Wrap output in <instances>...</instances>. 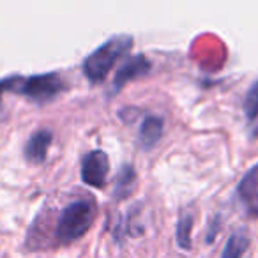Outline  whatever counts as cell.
<instances>
[{
  "label": "cell",
  "mask_w": 258,
  "mask_h": 258,
  "mask_svg": "<svg viewBox=\"0 0 258 258\" xmlns=\"http://www.w3.org/2000/svg\"><path fill=\"white\" fill-rule=\"evenodd\" d=\"M64 87L66 83L62 80V76L55 71L32 76L13 75L0 80V103H2V96L6 92H15L29 97L34 103L43 104L55 99L64 90Z\"/></svg>",
  "instance_id": "6da1fadb"
},
{
  "label": "cell",
  "mask_w": 258,
  "mask_h": 258,
  "mask_svg": "<svg viewBox=\"0 0 258 258\" xmlns=\"http://www.w3.org/2000/svg\"><path fill=\"white\" fill-rule=\"evenodd\" d=\"M97 214V205L89 198L73 200L60 211L55 225V239L60 244H69L83 237L92 226Z\"/></svg>",
  "instance_id": "7a4b0ae2"
},
{
  "label": "cell",
  "mask_w": 258,
  "mask_h": 258,
  "mask_svg": "<svg viewBox=\"0 0 258 258\" xmlns=\"http://www.w3.org/2000/svg\"><path fill=\"white\" fill-rule=\"evenodd\" d=\"M133 46V37L127 34H117L101 43L92 53H89L83 60V73L90 82H101L108 75L115 62L127 53Z\"/></svg>",
  "instance_id": "3957f363"
},
{
  "label": "cell",
  "mask_w": 258,
  "mask_h": 258,
  "mask_svg": "<svg viewBox=\"0 0 258 258\" xmlns=\"http://www.w3.org/2000/svg\"><path fill=\"white\" fill-rule=\"evenodd\" d=\"M110 172V159L104 151H90L82 158V179L94 187H103Z\"/></svg>",
  "instance_id": "277c9868"
},
{
  "label": "cell",
  "mask_w": 258,
  "mask_h": 258,
  "mask_svg": "<svg viewBox=\"0 0 258 258\" xmlns=\"http://www.w3.org/2000/svg\"><path fill=\"white\" fill-rule=\"evenodd\" d=\"M151 69V60H149L147 55L137 53V55H129L120 66H118L117 73L113 76V82H111V90L110 94L118 92L129 80L138 78V76L145 75V73Z\"/></svg>",
  "instance_id": "5b68a950"
},
{
  "label": "cell",
  "mask_w": 258,
  "mask_h": 258,
  "mask_svg": "<svg viewBox=\"0 0 258 258\" xmlns=\"http://www.w3.org/2000/svg\"><path fill=\"white\" fill-rule=\"evenodd\" d=\"M235 195L249 214L258 216V163L244 173L240 182L237 184Z\"/></svg>",
  "instance_id": "8992f818"
},
{
  "label": "cell",
  "mask_w": 258,
  "mask_h": 258,
  "mask_svg": "<svg viewBox=\"0 0 258 258\" xmlns=\"http://www.w3.org/2000/svg\"><path fill=\"white\" fill-rule=\"evenodd\" d=\"M51 142H53V133L51 129H37L36 133L30 135V138L27 140L25 149H23V154H25V159L29 163H34V165H39L46 159L48 149H50Z\"/></svg>",
  "instance_id": "52a82bcc"
},
{
  "label": "cell",
  "mask_w": 258,
  "mask_h": 258,
  "mask_svg": "<svg viewBox=\"0 0 258 258\" xmlns=\"http://www.w3.org/2000/svg\"><path fill=\"white\" fill-rule=\"evenodd\" d=\"M163 135V118L159 115H152L149 113L144 118L140 125V131H138V142L144 149H151L154 147L159 142Z\"/></svg>",
  "instance_id": "ba28073f"
},
{
  "label": "cell",
  "mask_w": 258,
  "mask_h": 258,
  "mask_svg": "<svg viewBox=\"0 0 258 258\" xmlns=\"http://www.w3.org/2000/svg\"><path fill=\"white\" fill-rule=\"evenodd\" d=\"M249 247V233L246 228H237L232 235L228 237L225 247H223L221 258H242L244 251Z\"/></svg>",
  "instance_id": "9c48e42d"
},
{
  "label": "cell",
  "mask_w": 258,
  "mask_h": 258,
  "mask_svg": "<svg viewBox=\"0 0 258 258\" xmlns=\"http://www.w3.org/2000/svg\"><path fill=\"white\" fill-rule=\"evenodd\" d=\"M191 228H193V216L189 212H180L177 221V244L182 249H191Z\"/></svg>",
  "instance_id": "30bf717a"
},
{
  "label": "cell",
  "mask_w": 258,
  "mask_h": 258,
  "mask_svg": "<svg viewBox=\"0 0 258 258\" xmlns=\"http://www.w3.org/2000/svg\"><path fill=\"white\" fill-rule=\"evenodd\" d=\"M135 168L131 165H122L120 172L117 175V180H115V197L122 198L131 191L133 187V182H135Z\"/></svg>",
  "instance_id": "8fae6325"
},
{
  "label": "cell",
  "mask_w": 258,
  "mask_h": 258,
  "mask_svg": "<svg viewBox=\"0 0 258 258\" xmlns=\"http://www.w3.org/2000/svg\"><path fill=\"white\" fill-rule=\"evenodd\" d=\"M258 108V80L249 87L246 97H244V110H246V115L251 113L253 110Z\"/></svg>",
  "instance_id": "7c38bea8"
},
{
  "label": "cell",
  "mask_w": 258,
  "mask_h": 258,
  "mask_svg": "<svg viewBox=\"0 0 258 258\" xmlns=\"http://www.w3.org/2000/svg\"><path fill=\"white\" fill-rule=\"evenodd\" d=\"M246 117H247V125H249V135L253 138H256L258 137V108L251 111V113H247Z\"/></svg>",
  "instance_id": "4fadbf2b"
}]
</instances>
